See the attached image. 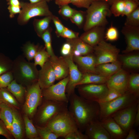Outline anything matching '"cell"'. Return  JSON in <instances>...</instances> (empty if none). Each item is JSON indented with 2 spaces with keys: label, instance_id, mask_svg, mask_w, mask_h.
<instances>
[{
  "label": "cell",
  "instance_id": "1",
  "mask_svg": "<svg viewBox=\"0 0 139 139\" xmlns=\"http://www.w3.org/2000/svg\"><path fill=\"white\" fill-rule=\"evenodd\" d=\"M68 100V110L81 132H84L91 122L100 120V108L98 102L86 99L75 93L71 95Z\"/></svg>",
  "mask_w": 139,
  "mask_h": 139
},
{
  "label": "cell",
  "instance_id": "2",
  "mask_svg": "<svg viewBox=\"0 0 139 139\" xmlns=\"http://www.w3.org/2000/svg\"><path fill=\"white\" fill-rule=\"evenodd\" d=\"M110 6L103 1H96L92 2L86 10V19L83 28L86 31L96 26H106L108 23L107 18L112 14Z\"/></svg>",
  "mask_w": 139,
  "mask_h": 139
},
{
  "label": "cell",
  "instance_id": "3",
  "mask_svg": "<svg viewBox=\"0 0 139 139\" xmlns=\"http://www.w3.org/2000/svg\"><path fill=\"white\" fill-rule=\"evenodd\" d=\"M11 71L16 81L33 84L38 81L39 71L36 66L22 56L18 57L13 62Z\"/></svg>",
  "mask_w": 139,
  "mask_h": 139
},
{
  "label": "cell",
  "instance_id": "4",
  "mask_svg": "<svg viewBox=\"0 0 139 139\" xmlns=\"http://www.w3.org/2000/svg\"><path fill=\"white\" fill-rule=\"evenodd\" d=\"M20 3L21 11L17 19L18 23L20 25L26 24L31 18L36 16L45 17L53 15L46 2Z\"/></svg>",
  "mask_w": 139,
  "mask_h": 139
},
{
  "label": "cell",
  "instance_id": "5",
  "mask_svg": "<svg viewBox=\"0 0 139 139\" xmlns=\"http://www.w3.org/2000/svg\"><path fill=\"white\" fill-rule=\"evenodd\" d=\"M46 126L59 137L64 138L70 133L79 129L68 108L58 114Z\"/></svg>",
  "mask_w": 139,
  "mask_h": 139
},
{
  "label": "cell",
  "instance_id": "6",
  "mask_svg": "<svg viewBox=\"0 0 139 139\" xmlns=\"http://www.w3.org/2000/svg\"><path fill=\"white\" fill-rule=\"evenodd\" d=\"M138 101L139 98L126 92L110 101L98 103L100 108V120L111 117L117 111Z\"/></svg>",
  "mask_w": 139,
  "mask_h": 139
},
{
  "label": "cell",
  "instance_id": "7",
  "mask_svg": "<svg viewBox=\"0 0 139 139\" xmlns=\"http://www.w3.org/2000/svg\"><path fill=\"white\" fill-rule=\"evenodd\" d=\"M44 99L37 114L38 126H46L58 114L68 108V103Z\"/></svg>",
  "mask_w": 139,
  "mask_h": 139
},
{
  "label": "cell",
  "instance_id": "8",
  "mask_svg": "<svg viewBox=\"0 0 139 139\" xmlns=\"http://www.w3.org/2000/svg\"><path fill=\"white\" fill-rule=\"evenodd\" d=\"M26 93L23 109L26 115L31 118L35 114L42 99V90L38 82L29 86Z\"/></svg>",
  "mask_w": 139,
  "mask_h": 139
},
{
  "label": "cell",
  "instance_id": "9",
  "mask_svg": "<svg viewBox=\"0 0 139 139\" xmlns=\"http://www.w3.org/2000/svg\"><path fill=\"white\" fill-rule=\"evenodd\" d=\"M93 48L96 59V66L117 60L119 49L105 40L101 41Z\"/></svg>",
  "mask_w": 139,
  "mask_h": 139
},
{
  "label": "cell",
  "instance_id": "10",
  "mask_svg": "<svg viewBox=\"0 0 139 139\" xmlns=\"http://www.w3.org/2000/svg\"><path fill=\"white\" fill-rule=\"evenodd\" d=\"M79 95L87 100L97 102L107 94L109 89L106 83L84 84L76 86Z\"/></svg>",
  "mask_w": 139,
  "mask_h": 139
},
{
  "label": "cell",
  "instance_id": "11",
  "mask_svg": "<svg viewBox=\"0 0 139 139\" xmlns=\"http://www.w3.org/2000/svg\"><path fill=\"white\" fill-rule=\"evenodd\" d=\"M139 101L116 112L111 117L122 129L128 133L134 124Z\"/></svg>",
  "mask_w": 139,
  "mask_h": 139
},
{
  "label": "cell",
  "instance_id": "12",
  "mask_svg": "<svg viewBox=\"0 0 139 139\" xmlns=\"http://www.w3.org/2000/svg\"><path fill=\"white\" fill-rule=\"evenodd\" d=\"M69 79L68 76L60 80L57 83L42 90L43 98L47 100L68 103V99L66 93V90Z\"/></svg>",
  "mask_w": 139,
  "mask_h": 139
},
{
  "label": "cell",
  "instance_id": "13",
  "mask_svg": "<svg viewBox=\"0 0 139 139\" xmlns=\"http://www.w3.org/2000/svg\"><path fill=\"white\" fill-rule=\"evenodd\" d=\"M73 56L71 53L68 55L63 57L69 70V79L66 90V93L68 99L71 95L75 93L76 85L81 80L83 74L79 70L77 65L74 63Z\"/></svg>",
  "mask_w": 139,
  "mask_h": 139
},
{
  "label": "cell",
  "instance_id": "14",
  "mask_svg": "<svg viewBox=\"0 0 139 139\" xmlns=\"http://www.w3.org/2000/svg\"><path fill=\"white\" fill-rule=\"evenodd\" d=\"M127 44L123 51L125 53L139 50V27H132L124 25L121 30Z\"/></svg>",
  "mask_w": 139,
  "mask_h": 139
},
{
  "label": "cell",
  "instance_id": "15",
  "mask_svg": "<svg viewBox=\"0 0 139 139\" xmlns=\"http://www.w3.org/2000/svg\"><path fill=\"white\" fill-rule=\"evenodd\" d=\"M129 76L128 73L121 68L109 78L106 83L108 89L115 90L123 94L127 92Z\"/></svg>",
  "mask_w": 139,
  "mask_h": 139
},
{
  "label": "cell",
  "instance_id": "16",
  "mask_svg": "<svg viewBox=\"0 0 139 139\" xmlns=\"http://www.w3.org/2000/svg\"><path fill=\"white\" fill-rule=\"evenodd\" d=\"M105 26H96L84 31L79 38L84 42L93 47L104 40Z\"/></svg>",
  "mask_w": 139,
  "mask_h": 139
},
{
  "label": "cell",
  "instance_id": "17",
  "mask_svg": "<svg viewBox=\"0 0 139 139\" xmlns=\"http://www.w3.org/2000/svg\"><path fill=\"white\" fill-rule=\"evenodd\" d=\"M55 76L49 60L39 71L38 82L41 90L54 84Z\"/></svg>",
  "mask_w": 139,
  "mask_h": 139
},
{
  "label": "cell",
  "instance_id": "18",
  "mask_svg": "<svg viewBox=\"0 0 139 139\" xmlns=\"http://www.w3.org/2000/svg\"><path fill=\"white\" fill-rule=\"evenodd\" d=\"M84 132L88 139H111L109 134L99 120L91 122Z\"/></svg>",
  "mask_w": 139,
  "mask_h": 139
},
{
  "label": "cell",
  "instance_id": "19",
  "mask_svg": "<svg viewBox=\"0 0 139 139\" xmlns=\"http://www.w3.org/2000/svg\"><path fill=\"white\" fill-rule=\"evenodd\" d=\"M111 139H125L128 133L124 130L111 117L100 120Z\"/></svg>",
  "mask_w": 139,
  "mask_h": 139
},
{
  "label": "cell",
  "instance_id": "20",
  "mask_svg": "<svg viewBox=\"0 0 139 139\" xmlns=\"http://www.w3.org/2000/svg\"><path fill=\"white\" fill-rule=\"evenodd\" d=\"M49 60L54 73L56 80L60 81L68 76V66L63 57H58L55 55L50 57Z\"/></svg>",
  "mask_w": 139,
  "mask_h": 139
},
{
  "label": "cell",
  "instance_id": "21",
  "mask_svg": "<svg viewBox=\"0 0 139 139\" xmlns=\"http://www.w3.org/2000/svg\"><path fill=\"white\" fill-rule=\"evenodd\" d=\"M73 60L80 68L84 73L97 74L96 70V60L92 54L85 56H73Z\"/></svg>",
  "mask_w": 139,
  "mask_h": 139
},
{
  "label": "cell",
  "instance_id": "22",
  "mask_svg": "<svg viewBox=\"0 0 139 139\" xmlns=\"http://www.w3.org/2000/svg\"><path fill=\"white\" fill-rule=\"evenodd\" d=\"M121 63L118 60L111 63L99 64L96 66L98 74L104 76L110 77L121 68Z\"/></svg>",
  "mask_w": 139,
  "mask_h": 139
},
{
  "label": "cell",
  "instance_id": "23",
  "mask_svg": "<svg viewBox=\"0 0 139 139\" xmlns=\"http://www.w3.org/2000/svg\"><path fill=\"white\" fill-rule=\"evenodd\" d=\"M66 42L70 43L72 49L75 50L81 54V56H85L93 52V48L84 42L79 37L73 39H66Z\"/></svg>",
  "mask_w": 139,
  "mask_h": 139
},
{
  "label": "cell",
  "instance_id": "24",
  "mask_svg": "<svg viewBox=\"0 0 139 139\" xmlns=\"http://www.w3.org/2000/svg\"><path fill=\"white\" fill-rule=\"evenodd\" d=\"M21 118L17 110L13 109V117L11 133L16 139H21L23 136V124Z\"/></svg>",
  "mask_w": 139,
  "mask_h": 139
},
{
  "label": "cell",
  "instance_id": "25",
  "mask_svg": "<svg viewBox=\"0 0 139 139\" xmlns=\"http://www.w3.org/2000/svg\"><path fill=\"white\" fill-rule=\"evenodd\" d=\"M5 104L13 110L19 109V105L14 96L6 88L0 89V103Z\"/></svg>",
  "mask_w": 139,
  "mask_h": 139
},
{
  "label": "cell",
  "instance_id": "26",
  "mask_svg": "<svg viewBox=\"0 0 139 139\" xmlns=\"http://www.w3.org/2000/svg\"><path fill=\"white\" fill-rule=\"evenodd\" d=\"M109 77L104 76L98 74L84 73L82 79L77 84L76 86L84 84L105 83H106Z\"/></svg>",
  "mask_w": 139,
  "mask_h": 139
},
{
  "label": "cell",
  "instance_id": "27",
  "mask_svg": "<svg viewBox=\"0 0 139 139\" xmlns=\"http://www.w3.org/2000/svg\"><path fill=\"white\" fill-rule=\"evenodd\" d=\"M1 119L11 133L13 117V109L7 105L0 103Z\"/></svg>",
  "mask_w": 139,
  "mask_h": 139
},
{
  "label": "cell",
  "instance_id": "28",
  "mask_svg": "<svg viewBox=\"0 0 139 139\" xmlns=\"http://www.w3.org/2000/svg\"><path fill=\"white\" fill-rule=\"evenodd\" d=\"M53 15L45 16L41 19H34L33 22L34 28L39 37L41 38L43 33L49 27Z\"/></svg>",
  "mask_w": 139,
  "mask_h": 139
},
{
  "label": "cell",
  "instance_id": "29",
  "mask_svg": "<svg viewBox=\"0 0 139 139\" xmlns=\"http://www.w3.org/2000/svg\"><path fill=\"white\" fill-rule=\"evenodd\" d=\"M19 102L22 101L26 92L25 88L14 79L6 88Z\"/></svg>",
  "mask_w": 139,
  "mask_h": 139
},
{
  "label": "cell",
  "instance_id": "30",
  "mask_svg": "<svg viewBox=\"0 0 139 139\" xmlns=\"http://www.w3.org/2000/svg\"><path fill=\"white\" fill-rule=\"evenodd\" d=\"M127 92L137 98L139 97V74L134 73L129 76Z\"/></svg>",
  "mask_w": 139,
  "mask_h": 139
},
{
  "label": "cell",
  "instance_id": "31",
  "mask_svg": "<svg viewBox=\"0 0 139 139\" xmlns=\"http://www.w3.org/2000/svg\"><path fill=\"white\" fill-rule=\"evenodd\" d=\"M24 120L26 134L27 137L30 139H40V137L37 131L27 116H24Z\"/></svg>",
  "mask_w": 139,
  "mask_h": 139
},
{
  "label": "cell",
  "instance_id": "32",
  "mask_svg": "<svg viewBox=\"0 0 139 139\" xmlns=\"http://www.w3.org/2000/svg\"><path fill=\"white\" fill-rule=\"evenodd\" d=\"M121 60L123 65L126 68L136 69L139 67V55L138 54L123 56Z\"/></svg>",
  "mask_w": 139,
  "mask_h": 139
},
{
  "label": "cell",
  "instance_id": "33",
  "mask_svg": "<svg viewBox=\"0 0 139 139\" xmlns=\"http://www.w3.org/2000/svg\"><path fill=\"white\" fill-rule=\"evenodd\" d=\"M50 57L45 47H39L34 58V64L36 66L39 65L41 68L49 60Z\"/></svg>",
  "mask_w": 139,
  "mask_h": 139
},
{
  "label": "cell",
  "instance_id": "34",
  "mask_svg": "<svg viewBox=\"0 0 139 139\" xmlns=\"http://www.w3.org/2000/svg\"><path fill=\"white\" fill-rule=\"evenodd\" d=\"M86 16V11L76 10L70 19L72 22L79 28H83L85 23Z\"/></svg>",
  "mask_w": 139,
  "mask_h": 139
},
{
  "label": "cell",
  "instance_id": "35",
  "mask_svg": "<svg viewBox=\"0 0 139 139\" xmlns=\"http://www.w3.org/2000/svg\"><path fill=\"white\" fill-rule=\"evenodd\" d=\"M39 48L38 45L30 42H27L24 45L23 48L24 55L28 61L34 58Z\"/></svg>",
  "mask_w": 139,
  "mask_h": 139
},
{
  "label": "cell",
  "instance_id": "36",
  "mask_svg": "<svg viewBox=\"0 0 139 139\" xmlns=\"http://www.w3.org/2000/svg\"><path fill=\"white\" fill-rule=\"evenodd\" d=\"M36 128L40 139H57L59 137L47 126H37Z\"/></svg>",
  "mask_w": 139,
  "mask_h": 139
},
{
  "label": "cell",
  "instance_id": "37",
  "mask_svg": "<svg viewBox=\"0 0 139 139\" xmlns=\"http://www.w3.org/2000/svg\"><path fill=\"white\" fill-rule=\"evenodd\" d=\"M52 29L49 27L42 34L41 38L44 41L45 48L50 57L55 55L52 46L51 33Z\"/></svg>",
  "mask_w": 139,
  "mask_h": 139
},
{
  "label": "cell",
  "instance_id": "38",
  "mask_svg": "<svg viewBox=\"0 0 139 139\" xmlns=\"http://www.w3.org/2000/svg\"><path fill=\"white\" fill-rule=\"evenodd\" d=\"M124 0H116L111 5L110 10L112 14L115 17L122 16L125 7Z\"/></svg>",
  "mask_w": 139,
  "mask_h": 139
},
{
  "label": "cell",
  "instance_id": "39",
  "mask_svg": "<svg viewBox=\"0 0 139 139\" xmlns=\"http://www.w3.org/2000/svg\"><path fill=\"white\" fill-rule=\"evenodd\" d=\"M124 25L139 27V7L127 16Z\"/></svg>",
  "mask_w": 139,
  "mask_h": 139
},
{
  "label": "cell",
  "instance_id": "40",
  "mask_svg": "<svg viewBox=\"0 0 139 139\" xmlns=\"http://www.w3.org/2000/svg\"><path fill=\"white\" fill-rule=\"evenodd\" d=\"M13 62L5 55L0 54V75L12 71Z\"/></svg>",
  "mask_w": 139,
  "mask_h": 139
},
{
  "label": "cell",
  "instance_id": "41",
  "mask_svg": "<svg viewBox=\"0 0 139 139\" xmlns=\"http://www.w3.org/2000/svg\"><path fill=\"white\" fill-rule=\"evenodd\" d=\"M119 37V32L117 29L112 24L106 31L104 39L107 41H115L117 40Z\"/></svg>",
  "mask_w": 139,
  "mask_h": 139
},
{
  "label": "cell",
  "instance_id": "42",
  "mask_svg": "<svg viewBox=\"0 0 139 139\" xmlns=\"http://www.w3.org/2000/svg\"><path fill=\"white\" fill-rule=\"evenodd\" d=\"M59 14L65 19H70L76 10L71 8L68 5L59 6Z\"/></svg>",
  "mask_w": 139,
  "mask_h": 139
},
{
  "label": "cell",
  "instance_id": "43",
  "mask_svg": "<svg viewBox=\"0 0 139 139\" xmlns=\"http://www.w3.org/2000/svg\"><path fill=\"white\" fill-rule=\"evenodd\" d=\"M14 79L11 71L0 75V89L7 88Z\"/></svg>",
  "mask_w": 139,
  "mask_h": 139
},
{
  "label": "cell",
  "instance_id": "44",
  "mask_svg": "<svg viewBox=\"0 0 139 139\" xmlns=\"http://www.w3.org/2000/svg\"><path fill=\"white\" fill-rule=\"evenodd\" d=\"M124 0V8L122 16H126L139 6V3L133 0Z\"/></svg>",
  "mask_w": 139,
  "mask_h": 139
},
{
  "label": "cell",
  "instance_id": "45",
  "mask_svg": "<svg viewBox=\"0 0 139 139\" xmlns=\"http://www.w3.org/2000/svg\"><path fill=\"white\" fill-rule=\"evenodd\" d=\"M123 94L115 90L109 89L108 93L106 96L97 102L98 103L108 102L115 99Z\"/></svg>",
  "mask_w": 139,
  "mask_h": 139
},
{
  "label": "cell",
  "instance_id": "46",
  "mask_svg": "<svg viewBox=\"0 0 139 139\" xmlns=\"http://www.w3.org/2000/svg\"><path fill=\"white\" fill-rule=\"evenodd\" d=\"M52 21L55 27V33L58 37H60L65 27L63 25L61 21L57 16L53 15L52 16Z\"/></svg>",
  "mask_w": 139,
  "mask_h": 139
},
{
  "label": "cell",
  "instance_id": "47",
  "mask_svg": "<svg viewBox=\"0 0 139 139\" xmlns=\"http://www.w3.org/2000/svg\"><path fill=\"white\" fill-rule=\"evenodd\" d=\"M79 33L75 32L65 27L60 37L68 39H73L78 38Z\"/></svg>",
  "mask_w": 139,
  "mask_h": 139
},
{
  "label": "cell",
  "instance_id": "48",
  "mask_svg": "<svg viewBox=\"0 0 139 139\" xmlns=\"http://www.w3.org/2000/svg\"><path fill=\"white\" fill-rule=\"evenodd\" d=\"M64 138L65 139H88L87 137L79 129L68 134Z\"/></svg>",
  "mask_w": 139,
  "mask_h": 139
},
{
  "label": "cell",
  "instance_id": "49",
  "mask_svg": "<svg viewBox=\"0 0 139 139\" xmlns=\"http://www.w3.org/2000/svg\"><path fill=\"white\" fill-rule=\"evenodd\" d=\"M93 1V0H71L70 3L77 7L87 9Z\"/></svg>",
  "mask_w": 139,
  "mask_h": 139
},
{
  "label": "cell",
  "instance_id": "50",
  "mask_svg": "<svg viewBox=\"0 0 139 139\" xmlns=\"http://www.w3.org/2000/svg\"><path fill=\"white\" fill-rule=\"evenodd\" d=\"M0 135L5 137L7 139H11L13 136L10 131L7 128L3 121L0 119Z\"/></svg>",
  "mask_w": 139,
  "mask_h": 139
},
{
  "label": "cell",
  "instance_id": "51",
  "mask_svg": "<svg viewBox=\"0 0 139 139\" xmlns=\"http://www.w3.org/2000/svg\"><path fill=\"white\" fill-rule=\"evenodd\" d=\"M72 47L71 44L66 42L62 46L60 53L63 56H65L70 55L71 54Z\"/></svg>",
  "mask_w": 139,
  "mask_h": 139
},
{
  "label": "cell",
  "instance_id": "52",
  "mask_svg": "<svg viewBox=\"0 0 139 139\" xmlns=\"http://www.w3.org/2000/svg\"><path fill=\"white\" fill-rule=\"evenodd\" d=\"M7 9L11 18H13L15 15L20 13L21 11V6H20L8 5Z\"/></svg>",
  "mask_w": 139,
  "mask_h": 139
},
{
  "label": "cell",
  "instance_id": "53",
  "mask_svg": "<svg viewBox=\"0 0 139 139\" xmlns=\"http://www.w3.org/2000/svg\"><path fill=\"white\" fill-rule=\"evenodd\" d=\"M139 135L137 133L135 130L132 128L128 132L127 135L125 139H138L139 138Z\"/></svg>",
  "mask_w": 139,
  "mask_h": 139
},
{
  "label": "cell",
  "instance_id": "54",
  "mask_svg": "<svg viewBox=\"0 0 139 139\" xmlns=\"http://www.w3.org/2000/svg\"><path fill=\"white\" fill-rule=\"evenodd\" d=\"M56 4L59 6L65 5H68L70 3L71 0H54Z\"/></svg>",
  "mask_w": 139,
  "mask_h": 139
},
{
  "label": "cell",
  "instance_id": "55",
  "mask_svg": "<svg viewBox=\"0 0 139 139\" xmlns=\"http://www.w3.org/2000/svg\"><path fill=\"white\" fill-rule=\"evenodd\" d=\"M8 5L21 6V3L19 0H6Z\"/></svg>",
  "mask_w": 139,
  "mask_h": 139
},
{
  "label": "cell",
  "instance_id": "56",
  "mask_svg": "<svg viewBox=\"0 0 139 139\" xmlns=\"http://www.w3.org/2000/svg\"><path fill=\"white\" fill-rule=\"evenodd\" d=\"M134 125L137 127H138L139 125V107L137 109L135 116Z\"/></svg>",
  "mask_w": 139,
  "mask_h": 139
},
{
  "label": "cell",
  "instance_id": "57",
  "mask_svg": "<svg viewBox=\"0 0 139 139\" xmlns=\"http://www.w3.org/2000/svg\"><path fill=\"white\" fill-rule=\"evenodd\" d=\"M115 0H93V1H104L108 3L110 6Z\"/></svg>",
  "mask_w": 139,
  "mask_h": 139
},
{
  "label": "cell",
  "instance_id": "58",
  "mask_svg": "<svg viewBox=\"0 0 139 139\" xmlns=\"http://www.w3.org/2000/svg\"><path fill=\"white\" fill-rule=\"evenodd\" d=\"M30 2L31 3H36L42 1H46L48 2H49L52 0H29Z\"/></svg>",
  "mask_w": 139,
  "mask_h": 139
},
{
  "label": "cell",
  "instance_id": "59",
  "mask_svg": "<svg viewBox=\"0 0 139 139\" xmlns=\"http://www.w3.org/2000/svg\"><path fill=\"white\" fill-rule=\"evenodd\" d=\"M138 3H139V0H133Z\"/></svg>",
  "mask_w": 139,
  "mask_h": 139
},
{
  "label": "cell",
  "instance_id": "60",
  "mask_svg": "<svg viewBox=\"0 0 139 139\" xmlns=\"http://www.w3.org/2000/svg\"><path fill=\"white\" fill-rule=\"evenodd\" d=\"M1 109L0 103V117H1Z\"/></svg>",
  "mask_w": 139,
  "mask_h": 139
},
{
  "label": "cell",
  "instance_id": "61",
  "mask_svg": "<svg viewBox=\"0 0 139 139\" xmlns=\"http://www.w3.org/2000/svg\"></svg>",
  "mask_w": 139,
  "mask_h": 139
}]
</instances>
